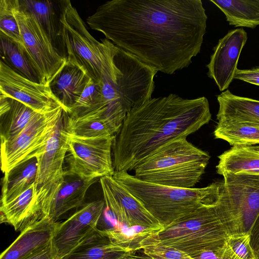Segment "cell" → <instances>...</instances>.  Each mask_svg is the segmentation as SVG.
<instances>
[{
    "mask_svg": "<svg viewBox=\"0 0 259 259\" xmlns=\"http://www.w3.org/2000/svg\"><path fill=\"white\" fill-rule=\"evenodd\" d=\"M207 19L201 0H112L86 21L157 71L172 74L200 52Z\"/></svg>",
    "mask_w": 259,
    "mask_h": 259,
    "instance_id": "obj_1",
    "label": "cell"
},
{
    "mask_svg": "<svg viewBox=\"0 0 259 259\" xmlns=\"http://www.w3.org/2000/svg\"><path fill=\"white\" fill-rule=\"evenodd\" d=\"M205 97L184 99L170 94L151 98L125 115L112 147L115 171L133 170L137 165L166 143L187 138L211 119Z\"/></svg>",
    "mask_w": 259,
    "mask_h": 259,
    "instance_id": "obj_2",
    "label": "cell"
},
{
    "mask_svg": "<svg viewBox=\"0 0 259 259\" xmlns=\"http://www.w3.org/2000/svg\"><path fill=\"white\" fill-rule=\"evenodd\" d=\"M112 177L164 228L203 206L217 203L223 184L216 182L203 188H184L145 182L125 171H115Z\"/></svg>",
    "mask_w": 259,
    "mask_h": 259,
    "instance_id": "obj_3",
    "label": "cell"
},
{
    "mask_svg": "<svg viewBox=\"0 0 259 259\" xmlns=\"http://www.w3.org/2000/svg\"><path fill=\"white\" fill-rule=\"evenodd\" d=\"M210 159L206 152L178 139L151 153L134 169L138 179L158 185L191 188L199 181Z\"/></svg>",
    "mask_w": 259,
    "mask_h": 259,
    "instance_id": "obj_4",
    "label": "cell"
},
{
    "mask_svg": "<svg viewBox=\"0 0 259 259\" xmlns=\"http://www.w3.org/2000/svg\"><path fill=\"white\" fill-rule=\"evenodd\" d=\"M61 40L66 62L84 71L99 82L109 72L117 47L105 38L100 42L88 31L70 1H60Z\"/></svg>",
    "mask_w": 259,
    "mask_h": 259,
    "instance_id": "obj_5",
    "label": "cell"
},
{
    "mask_svg": "<svg viewBox=\"0 0 259 259\" xmlns=\"http://www.w3.org/2000/svg\"><path fill=\"white\" fill-rule=\"evenodd\" d=\"M215 204L203 206L164 228L157 235L158 242L193 258L225 245L230 235Z\"/></svg>",
    "mask_w": 259,
    "mask_h": 259,
    "instance_id": "obj_6",
    "label": "cell"
},
{
    "mask_svg": "<svg viewBox=\"0 0 259 259\" xmlns=\"http://www.w3.org/2000/svg\"><path fill=\"white\" fill-rule=\"evenodd\" d=\"M215 206L230 236L249 234L259 213V175L224 173Z\"/></svg>",
    "mask_w": 259,
    "mask_h": 259,
    "instance_id": "obj_7",
    "label": "cell"
},
{
    "mask_svg": "<svg viewBox=\"0 0 259 259\" xmlns=\"http://www.w3.org/2000/svg\"><path fill=\"white\" fill-rule=\"evenodd\" d=\"M13 10L21 33L23 50L38 74L39 82L49 85L65 65L66 59L60 54L34 15L20 6L19 0H13Z\"/></svg>",
    "mask_w": 259,
    "mask_h": 259,
    "instance_id": "obj_8",
    "label": "cell"
},
{
    "mask_svg": "<svg viewBox=\"0 0 259 259\" xmlns=\"http://www.w3.org/2000/svg\"><path fill=\"white\" fill-rule=\"evenodd\" d=\"M65 112L60 106L46 113H37L16 137L9 140H1L3 172L7 173L41 153Z\"/></svg>",
    "mask_w": 259,
    "mask_h": 259,
    "instance_id": "obj_9",
    "label": "cell"
},
{
    "mask_svg": "<svg viewBox=\"0 0 259 259\" xmlns=\"http://www.w3.org/2000/svg\"><path fill=\"white\" fill-rule=\"evenodd\" d=\"M115 136L78 137L67 132V152L66 176L92 180L113 176L112 151Z\"/></svg>",
    "mask_w": 259,
    "mask_h": 259,
    "instance_id": "obj_10",
    "label": "cell"
},
{
    "mask_svg": "<svg viewBox=\"0 0 259 259\" xmlns=\"http://www.w3.org/2000/svg\"><path fill=\"white\" fill-rule=\"evenodd\" d=\"M66 114L65 112L43 152L36 157L37 166L34 191L42 214L66 177L64 164L68 150L65 127Z\"/></svg>",
    "mask_w": 259,
    "mask_h": 259,
    "instance_id": "obj_11",
    "label": "cell"
},
{
    "mask_svg": "<svg viewBox=\"0 0 259 259\" xmlns=\"http://www.w3.org/2000/svg\"><path fill=\"white\" fill-rule=\"evenodd\" d=\"M104 200L84 203L67 220L59 223L52 240L55 259H62L98 229Z\"/></svg>",
    "mask_w": 259,
    "mask_h": 259,
    "instance_id": "obj_12",
    "label": "cell"
},
{
    "mask_svg": "<svg viewBox=\"0 0 259 259\" xmlns=\"http://www.w3.org/2000/svg\"><path fill=\"white\" fill-rule=\"evenodd\" d=\"M100 182L106 207L118 223L128 227L164 228L141 202L112 176L100 178Z\"/></svg>",
    "mask_w": 259,
    "mask_h": 259,
    "instance_id": "obj_13",
    "label": "cell"
},
{
    "mask_svg": "<svg viewBox=\"0 0 259 259\" xmlns=\"http://www.w3.org/2000/svg\"><path fill=\"white\" fill-rule=\"evenodd\" d=\"M0 97L16 100L41 114L62 106L52 93L50 85L28 79L2 61Z\"/></svg>",
    "mask_w": 259,
    "mask_h": 259,
    "instance_id": "obj_14",
    "label": "cell"
},
{
    "mask_svg": "<svg viewBox=\"0 0 259 259\" xmlns=\"http://www.w3.org/2000/svg\"><path fill=\"white\" fill-rule=\"evenodd\" d=\"M126 114L123 106L118 103L76 117L70 116L67 113L65 127L69 134L81 137L115 136L122 124Z\"/></svg>",
    "mask_w": 259,
    "mask_h": 259,
    "instance_id": "obj_15",
    "label": "cell"
},
{
    "mask_svg": "<svg viewBox=\"0 0 259 259\" xmlns=\"http://www.w3.org/2000/svg\"><path fill=\"white\" fill-rule=\"evenodd\" d=\"M247 39L242 28L229 31L213 48L207 75L213 79L220 91L227 89L234 77L241 51Z\"/></svg>",
    "mask_w": 259,
    "mask_h": 259,
    "instance_id": "obj_16",
    "label": "cell"
},
{
    "mask_svg": "<svg viewBox=\"0 0 259 259\" xmlns=\"http://www.w3.org/2000/svg\"><path fill=\"white\" fill-rule=\"evenodd\" d=\"M59 222L45 216L21 232L0 259H22L51 243Z\"/></svg>",
    "mask_w": 259,
    "mask_h": 259,
    "instance_id": "obj_17",
    "label": "cell"
},
{
    "mask_svg": "<svg viewBox=\"0 0 259 259\" xmlns=\"http://www.w3.org/2000/svg\"><path fill=\"white\" fill-rule=\"evenodd\" d=\"M0 211L1 223L12 226L16 231L22 232L43 218L37 202L34 183L13 200L1 204Z\"/></svg>",
    "mask_w": 259,
    "mask_h": 259,
    "instance_id": "obj_18",
    "label": "cell"
},
{
    "mask_svg": "<svg viewBox=\"0 0 259 259\" xmlns=\"http://www.w3.org/2000/svg\"><path fill=\"white\" fill-rule=\"evenodd\" d=\"M69 180L66 176L55 195L43 211L44 216L57 222L67 211L81 207L89 188L97 179L83 180L75 176Z\"/></svg>",
    "mask_w": 259,
    "mask_h": 259,
    "instance_id": "obj_19",
    "label": "cell"
},
{
    "mask_svg": "<svg viewBox=\"0 0 259 259\" xmlns=\"http://www.w3.org/2000/svg\"><path fill=\"white\" fill-rule=\"evenodd\" d=\"M90 79L82 70L66 62L49 85L53 94L69 114Z\"/></svg>",
    "mask_w": 259,
    "mask_h": 259,
    "instance_id": "obj_20",
    "label": "cell"
},
{
    "mask_svg": "<svg viewBox=\"0 0 259 259\" xmlns=\"http://www.w3.org/2000/svg\"><path fill=\"white\" fill-rule=\"evenodd\" d=\"M134 252L113 243L98 228L62 259H136Z\"/></svg>",
    "mask_w": 259,
    "mask_h": 259,
    "instance_id": "obj_21",
    "label": "cell"
},
{
    "mask_svg": "<svg viewBox=\"0 0 259 259\" xmlns=\"http://www.w3.org/2000/svg\"><path fill=\"white\" fill-rule=\"evenodd\" d=\"M218 122L235 120L259 125V101L234 95L227 90L217 96Z\"/></svg>",
    "mask_w": 259,
    "mask_h": 259,
    "instance_id": "obj_22",
    "label": "cell"
},
{
    "mask_svg": "<svg viewBox=\"0 0 259 259\" xmlns=\"http://www.w3.org/2000/svg\"><path fill=\"white\" fill-rule=\"evenodd\" d=\"M1 140H11L21 133L38 113L16 100L0 97Z\"/></svg>",
    "mask_w": 259,
    "mask_h": 259,
    "instance_id": "obj_23",
    "label": "cell"
},
{
    "mask_svg": "<svg viewBox=\"0 0 259 259\" xmlns=\"http://www.w3.org/2000/svg\"><path fill=\"white\" fill-rule=\"evenodd\" d=\"M217 172L259 175V146H235L218 156Z\"/></svg>",
    "mask_w": 259,
    "mask_h": 259,
    "instance_id": "obj_24",
    "label": "cell"
},
{
    "mask_svg": "<svg viewBox=\"0 0 259 259\" xmlns=\"http://www.w3.org/2000/svg\"><path fill=\"white\" fill-rule=\"evenodd\" d=\"M37 166V161L35 157L4 174L1 204L13 200L34 183Z\"/></svg>",
    "mask_w": 259,
    "mask_h": 259,
    "instance_id": "obj_25",
    "label": "cell"
},
{
    "mask_svg": "<svg viewBox=\"0 0 259 259\" xmlns=\"http://www.w3.org/2000/svg\"><path fill=\"white\" fill-rule=\"evenodd\" d=\"M225 15L230 25L254 28L259 25V0H210Z\"/></svg>",
    "mask_w": 259,
    "mask_h": 259,
    "instance_id": "obj_26",
    "label": "cell"
},
{
    "mask_svg": "<svg viewBox=\"0 0 259 259\" xmlns=\"http://www.w3.org/2000/svg\"><path fill=\"white\" fill-rule=\"evenodd\" d=\"M213 135L232 146H252L259 144V125L235 120L218 122Z\"/></svg>",
    "mask_w": 259,
    "mask_h": 259,
    "instance_id": "obj_27",
    "label": "cell"
},
{
    "mask_svg": "<svg viewBox=\"0 0 259 259\" xmlns=\"http://www.w3.org/2000/svg\"><path fill=\"white\" fill-rule=\"evenodd\" d=\"M162 229L141 226L128 227L119 224L111 228L99 230L113 243L135 252L142 249L146 242Z\"/></svg>",
    "mask_w": 259,
    "mask_h": 259,
    "instance_id": "obj_28",
    "label": "cell"
},
{
    "mask_svg": "<svg viewBox=\"0 0 259 259\" xmlns=\"http://www.w3.org/2000/svg\"><path fill=\"white\" fill-rule=\"evenodd\" d=\"M19 2L22 8L34 15L57 49V44L60 41L62 45L60 13L57 15L52 2L19 0Z\"/></svg>",
    "mask_w": 259,
    "mask_h": 259,
    "instance_id": "obj_29",
    "label": "cell"
},
{
    "mask_svg": "<svg viewBox=\"0 0 259 259\" xmlns=\"http://www.w3.org/2000/svg\"><path fill=\"white\" fill-rule=\"evenodd\" d=\"M0 55L1 61L17 73L31 81L39 82L38 74L23 49L2 34H0Z\"/></svg>",
    "mask_w": 259,
    "mask_h": 259,
    "instance_id": "obj_30",
    "label": "cell"
},
{
    "mask_svg": "<svg viewBox=\"0 0 259 259\" xmlns=\"http://www.w3.org/2000/svg\"><path fill=\"white\" fill-rule=\"evenodd\" d=\"M104 106H106L103 102L100 82L91 78L68 115L76 117Z\"/></svg>",
    "mask_w": 259,
    "mask_h": 259,
    "instance_id": "obj_31",
    "label": "cell"
},
{
    "mask_svg": "<svg viewBox=\"0 0 259 259\" xmlns=\"http://www.w3.org/2000/svg\"><path fill=\"white\" fill-rule=\"evenodd\" d=\"M0 34L18 45L23 50L20 28L13 13V0L0 2Z\"/></svg>",
    "mask_w": 259,
    "mask_h": 259,
    "instance_id": "obj_32",
    "label": "cell"
},
{
    "mask_svg": "<svg viewBox=\"0 0 259 259\" xmlns=\"http://www.w3.org/2000/svg\"><path fill=\"white\" fill-rule=\"evenodd\" d=\"M157 235L143 249L144 253L149 258L195 259L182 251L161 244L158 241Z\"/></svg>",
    "mask_w": 259,
    "mask_h": 259,
    "instance_id": "obj_33",
    "label": "cell"
},
{
    "mask_svg": "<svg viewBox=\"0 0 259 259\" xmlns=\"http://www.w3.org/2000/svg\"><path fill=\"white\" fill-rule=\"evenodd\" d=\"M227 243L240 259H256L250 245L249 234L231 236Z\"/></svg>",
    "mask_w": 259,
    "mask_h": 259,
    "instance_id": "obj_34",
    "label": "cell"
},
{
    "mask_svg": "<svg viewBox=\"0 0 259 259\" xmlns=\"http://www.w3.org/2000/svg\"><path fill=\"white\" fill-rule=\"evenodd\" d=\"M234 78L259 86V66L249 69H237Z\"/></svg>",
    "mask_w": 259,
    "mask_h": 259,
    "instance_id": "obj_35",
    "label": "cell"
},
{
    "mask_svg": "<svg viewBox=\"0 0 259 259\" xmlns=\"http://www.w3.org/2000/svg\"><path fill=\"white\" fill-rule=\"evenodd\" d=\"M249 242L256 259H259V213L249 232Z\"/></svg>",
    "mask_w": 259,
    "mask_h": 259,
    "instance_id": "obj_36",
    "label": "cell"
},
{
    "mask_svg": "<svg viewBox=\"0 0 259 259\" xmlns=\"http://www.w3.org/2000/svg\"><path fill=\"white\" fill-rule=\"evenodd\" d=\"M22 259H55L51 243Z\"/></svg>",
    "mask_w": 259,
    "mask_h": 259,
    "instance_id": "obj_37",
    "label": "cell"
}]
</instances>
